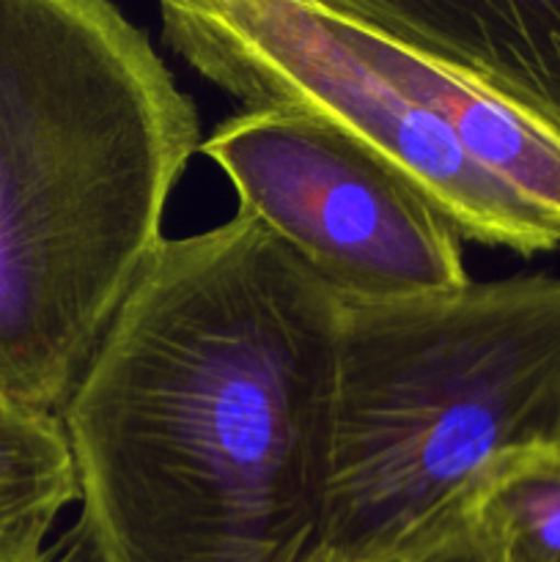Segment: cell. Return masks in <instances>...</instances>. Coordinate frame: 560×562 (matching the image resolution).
<instances>
[{
    "instance_id": "6da1fadb",
    "label": "cell",
    "mask_w": 560,
    "mask_h": 562,
    "mask_svg": "<svg viewBox=\"0 0 560 562\" xmlns=\"http://www.w3.org/2000/svg\"><path fill=\"white\" fill-rule=\"evenodd\" d=\"M340 302L256 217L165 236L58 417V562H316Z\"/></svg>"
},
{
    "instance_id": "5b68a950",
    "label": "cell",
    "mask_w": 560,
    "mask_h": 562,
    "mask_svg": "<svg viewBox=\"0 0 560 562\" xmlns=\"http://www.w3.org/2000/svg\"><path fill=\"white\" fill-rule=\"evenodd\" d=\"M198 151L338 300H401L459 289L461 236L404 176L333 126L245 108Z\"/></svg>"
},
{
    "instance_id": "277c9868",
    "label": "cell",
    "mask_w": 560,
    "mask_h": 562,
    "mask_svg": "<svg viewBox=\"0 0 560 562\" xmlns=\"http://www.w3.org/2000/svg\"><path fill=\"white\" fill-rule=\"evenodd\" d=\"M159 20L203 80L338 130L464 241L560 245V130L497 88L324 0H159Z\"/></svg>"
},
{
    "instance_id": "3957f363",
    "label": "cell",
    "mask_w": 560,
    "mask_h": 562,
    "mask_svg": "<svg viewBox=\"0 0 560 562\" xmlns=\"http://www.w3.org/2000/svg\"><path fill=\"white\" fill-rule=\"evenodd\" d=\"M333 470L316 562H366L560 445V278L338 300Z\"/></svg>"
},
{
    "instance_id": "8992f818",
    "label": "cell",
    "mask_w": 560,
    "mask_h": 562,
    "mask_svg": "<svg viewBox=\"0 0 560 562\" xmlns=\"http://www.w3.org/2000/svg\"><path fill=\"white\" fill-rule=\"evenodd\" d=\"M560 130V0H324Z\"/></svg>"
},
{
    "instance_id": "30bf717a",
    "label": "cell",
    "mask_w": 560,
    "mask_h": 562,
    "mask_svg": "<svg viewBox=\"0 0 560 562\" xmlns=\"http://www.w3.org/2000/svg\"><path fill=\"white\" fill-rule=\"evenodd\" d=\"M27 562H58V558H55V552H53V549H47V552H44L42 558H36V560H27Z\"/></svg>"
},
{
    "instance_id": "ba28073f",
    "label": "cell",
    "mask_w": 560,
    "mask_h": 562,
    "mask_svg": "<svg viewBox=\"0 0 560 562\" xmlns=\"http://www.w3.org/2000/svg\"><path fill=\"white\" fill-rule=\"evenodd\" d=\"M470 508L494 562H560V445L494 464Z\"/></svg>"
},
{
    "instance_id": "7a4b0ae2",
    "label": "cell",
    "mask_w": 560,
    "mask_h": 562,
    "mask_svg": "<svg viewBox=\"0 0 560 562\" xmlns=\"http://www.w3.org/2000/svg\"><path fill=\"white\" fill-rule=\"evenodd\" d=\"M198 148L113 0H0V393L58 415Z\"/></svg>"
},
{
    "instance_id": "9c48e42d",
    "label": "cell",
    "mask_w": 560,
    "mask_h": 562,
    "mask_svg": "<svg viewBox=\"0 0 560 562\" xmlns=\"http://www.w3.org/2000/svg\"><path fill=\"white\" fill-rule=\"evenodd\" d=\"M366 562H494L470 497L401 547Z\"/></svg>"
},
{
    "instance_id": "52a82bcc",
    "label": "cell",
    "mask_w": 560,
    "mask_h": 562,
    "mask_svg": "<svg viewBox=\"0 0 560 562\" xmlns=\"http://www.w3.org/2000/svg\"><path fill=\"white\" fill-rule=\"evenodd\" d=\"M75 499L60 417L0 393V562L42 558L55 521Z\"/></svg>"
}]
</instances>
